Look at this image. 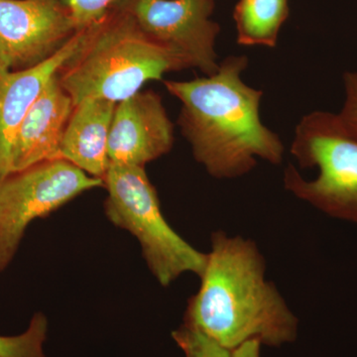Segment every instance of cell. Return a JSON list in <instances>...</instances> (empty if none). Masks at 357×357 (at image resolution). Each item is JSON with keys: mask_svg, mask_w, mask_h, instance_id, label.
<instances>
[{"mask_svg": "<svg viewBox=\"0 0 357 357\" xmlns=\"http://www.w3.org/2000/svg\"><path fill=\"white\" fill-rule=\"evenodd\" d=\"M77 31L59 0H0V66L21 70L41 64Z\"/></svg>", "mask_w": 357, "mask_h": 357, "instance_id": "cell-8", "label": "cell"}, {"mask_svg": "<svg viewBox=\"0 0 357 357\" xmlns=\"http://www.w3.org/2000/svg\"><path fill=\"white\" fill-rule=\"evenodd\" d=\"M68 11L77 31L107 17L119 0H59Z\"/></svg>", "mask_w": 357, "mask_h": 357, "instance_id": "cell-16", "label": "cell"}, {"mask_svg": "<svg viewBox=\"0 0 357 357\" xmlns=\"http://www.w3.org/2000/svg\"><path fill=\"white\" fill-rule=\"evenodd\" d=\"M105 187L64 159L49 160L0 181V272L13 259L26 229L79 195Z\"/></svg>", "mask_w": 357, "mask_h": 357, "instance_id": "cell-6", "label": "cell"}, {"mask_svg": "<svg viewBox=\"0 0 357 357\" xmlns=\"http://www.w3.org/2000/svg\"><path fill=\"white\" fill-rule=\"evenodd\" d=\"M261 347L258 340H251L234 349L232 357H261Z\"/></svg>", "mask_w": 357, "mask_h": 357, "instance_id": "cell-18", "label": "cell"}, {"mask_svg": "<svg viewBox=\"0 0 357 357\" xmlns=\"http://www.w3.org/2000/svg\"><path fill=\"white\" fill-rule=\"evenodd\" d=\"M88 28L75 33L55 55L35 67L11 70L0 66V181L9 174L11 145L21 122L52 77L74 57Z\"/></svg>", "mask_w": 357, "mask_h": 357, "instance_id": "cell-10", "label": "cell"}, {"mask_svg": "<svg viewBox=\"0 0 357 357\" xmlns=\"http://www.w3.org/2000/svg\"><path fill=\"white\" fill-rule=\"evenodd\" d=\"M211 251L184 324L234 351L258 340L281 347L296 342L299 319L274 283L266 279V261L252 239L213 232Z\"/></svg>", "mask_w": 357, "mask_h": 357, "instance_id": "cell-1", "label": "cell"}, {"mask_svg": "<svg viewBox=\"0 0 357 357\" xmlns=\"http://www.w3.org/2000/svg\"><path fill=\"white\" fill-rule=\"evenodd\" d=\"M150 38L184 59L206 76L220 67L215 42L220 33L211 20L213 0H119Z\"/></svg>", "mask_w": 357, "mask_h": 357, "instance_id": "cell-7", "label": "cell"}, {"mask_svg": "<svg viewBox=\"0 0 357 357\" xmlns=\"http://www.w3.org/2000/svg\"><path fill=\"white\" fill-rule=\"evenodd\" d=\"M74 107L56 75L33 103L14 136L9 174L41 162L62 159L61 145Z\"/></svg>", "mask_w": 357, "mask_h": 357, "instance_id": "cell-11", "label": "cell"}, {"mask_svg": "<svg viewBox=\"0 0 357 357\" xmlns=\"http://www.w3.org/2000/svg\"><path fill=\"white\" fill-rule=\"evenodd\" d=\"M245 56H229L211 76L165 81L180 100L178 126L192 155L211 177L230 180L248 175L258 159L280 165L283 142L260 119L263 91L244 83Z\"/></svg>", "mask_w": 357, "mask_h": 357, "instance_id": "cell-2", "label": "cell"}, {"mask_svg": "<svg viewBox=\"0 0 357 357\" xmlns=\"http://www.w3.org/2000/svg\"><path fill=\"white\" fill-rule=\"evenodd\" d=\"M117 103L86 98L75 105L61 145V157L93 177L109 170V139Z\"/></svg>", "mask_w": 357, "mask_h": 357, "instance_id": "cell-12", "label": "cell"}, {"mask_svg": "<svg viewBox=\"0 0 357 357\" xmlns=\"http://www.w3.org/2000/svg\"><path fill=\"white\" fill-rule=\"evenodd\" d=\"M344 102L337 114L345 130L357 139V72L344 75Z\"/></svg>", "mask_w": 357, "mask_h": 357, "instance_id": "cell-17", "label": "cell"}, {"mask_svg": "<svg viewBox=\"0 0 357 357\" xmlns=\"http://www.w3.org/2000/svg\"><path fill=\"white\" fill-rule=\"evenodd\" d=\"M47 333L48 321L37 312L24 333L14 337L0 335V357H46L43 345Z\"/></svg>", "mask_w": 357, "mask_h": 357, "instance_id": "cell-14", "label": "cell"}, {"mask_svg": "<svg viewBox=\"0 0 357 357\" xmlns=\"http://www.w3.org/2000/svg\"><path fill=\"white\" fill-rule=\"evenodd\" d=\"M172 337L185 357H232L231 351L185 324L174 331Z\"/></svg>", "mask_w": 357, "mask_h": 357, "instance_id": "cell-15", "label": "cell"}, {"mask_svg": "<svg viewBox=\"0 0 357 357\" xmlns=\"http://www.w3.org/2000/svg\"><path fill=\"white\" fill-rule=\"evenodd\" d=\"M173 145L174 126L158 93L139 91L117 103L109 132L110 164L144 168Z\"/></svg>", "mask_w": 357, "mask_h": 357, "instance_id": "cell-9", "label": "cell"}, {"mask_svg": "<svg viewBox=\"0 0 357 357\" xmlns=\"http://www.w3.org/2000/svg\"><path fill=\"white\" fill-rule=\"evenodd\" d=\"M102 180L107 190V218L137 238L145 261L160 285L168 287L185 273L201 278L206 253L192 248L170 227L145 169L110 164Z\"/></svg>", "mask_w": 357, "mask_h": 357, "instance_id": "cell-5", "label": "cell"}, {"mask_svg": "<svg viewBox=\"0 0 357 357\" xmlns=\"http://www.w3.org/2000/svg\"><path fill=\"white\" fill-rule=\"evenodd\" d=\"M185 69L190 68L184 59L150 38L128 11L116 6L86 29L59 79L75 105L86 98L119 103L148 82Z\"/></svg>", "mask_w": 357, "mask_h": 357, "instance_id": "cell-3", "label": "cell"}, {"mask_svg": "<svg viewBox=\"0 0 357 357\" xmlns=\"http://www.w3.org/2000/svg\"><path fill=\"white\" fill-rule=\"evenodd\" d=\"M288 13V0H238L234 9L237 43L274 48Z\"/></svg>", "mask_w": 357, "mask_h": 357, "instance_id": "cell-13", "label": "cell"}, {"mask_svg": "<svg viewBox=\"0 0 357 357\" xmlns=\"http://www.w3.org/2000/svg\"><path fill=\"white\" fill-rule=\"evenodd\" d=\"M290 152L301 168H317L318 176L307 180L289 164L286 191L328 217L357 225V139L337 114L316 110L303 116Z\"/></svg>", "mask_w": 357, "mask_h": 357, "instance_id": "cell-4", "label": "cell"}]
</instances>
